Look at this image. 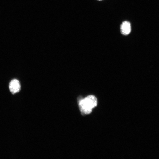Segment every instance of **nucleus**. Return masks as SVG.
<instances>
[{"label":"nucleus","instance_id":"nucleus-1","mask_svg":"<svg viewBox=\"0 0 159 159\" xmlns=\"http://www.w3.org/2000/svg\"><path fill=\"white\" fill-rule=\"evenodd\" d=\"M97 103L96 97L93 95H90L80 100L79 105L80 111L83 114H88L97 106Z\"/></svg>","mask_w":159,"mask_h":159},{"label":"nucleus","instance_id":"nucleus-2","mask_svg":"<svg viewBox=\"0 0 159 159\" xmlns=\"http://www.w3.org/2000/svg\"><path fill=\"white\" fill-rule=\"evenodd\" d=\"M21 88L19 81L17 79L12 80L9 85V88L11 92L13 94L18 92Z\"/></svg>","mask_w":159,"mask_h":159},{"label":"nucleus","instance_id":"nucleus-4","mask_svg":"<svg viewBox=\"0 0 159 159\" xmlns=\"http://www.w3.org/2000/svg\"><path fill=\"white\" fill-rule=\"evenodd\" d=\"M99 0V1H101V0Z\"/></svg>","mask_w":159,"mask_h":159},{"label":"nucleus","instance_id":"nucleus-3","mask_svg":"<svg viewBox=\"0 0 159 159\" xmlns=\"http://www.w3.org/2000/svg\"><path fill=\"white\" fill-rule=\"evenodd\" d=\"M121 32L122 34L124 35L129 34L131 31V26L130 23L127 21L122 22L120 26Z\"/></svg>","mask_w":159,"mask_h":159}]
</instances>
